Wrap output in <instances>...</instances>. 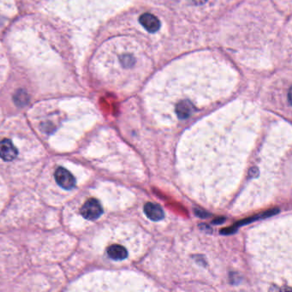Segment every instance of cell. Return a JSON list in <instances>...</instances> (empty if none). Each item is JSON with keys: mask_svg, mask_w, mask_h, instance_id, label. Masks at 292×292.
<instances>
[{"mask_svg": "<svg viewBox=\"0 0 292 292\" xmlns=\"http://www.w3.org/2000/svg\"><path fill=\"white\" fill-rule=\"evenodd\" d=\"M17 155V150L12 142L3 139L0 142V157L5 161H11Z\"/></svg>", "mask_w": 292, "mask_h": 292, "instance_id": "obj_4", "label": "cell"}, {"mask_svg": "<svg viewBox=\"0 0 292 292\" xmlns=\"http://www.w3.org/2000/svg\"><path fill=\"white\" fill-rule=\"evenodd\" d=\"M144 213L146 214L148 219L152 221H159L164 219V213L158 204L147 202L144 206Z\"/></svg>", "mask_w": 292, "mask_h": 292, "instance_id": "obj_5", "label": "cell"}, {"mask_svg": "<svg viewBox=\"0 0 292 292\" xmlns=\"http://www.w3.org/2000/svg\"><path fill=\"white\" fill-rule=\"evenodd\" d=\"M102 213H103L102 206L100 203V201L94 198L86 201L81 209V214L83 218L89 220L97 219L99 217H101Z\"/></svg>", "mask_w": 292, "mask_h": 292, "instance_id": "obj_1", "label": "cell"}, {"mask_svg": "<svg viewBox=\"0 0 292 292\" xmlns=\"http://www.w3.org/2000/svg\"><path fill=\"white\" fill-rule=\"evenodd\" d=\"M55 180L64 189H71L76 185V179L70 171L64 167H58L55 171Z\"/></svg>", "mask_w": 292, "mask_h": 292, "instance_id": "obj_2", "label": "cell"}, {"mask_svg": "<svg viewBox=\"0 0 292 292\" xmlns=\"http://www.w3.org/2000/svg\"><path fill=\"white\" fill-rule=\"evenodd\" d=\"M107 255L110 258L113 259L114 261H122L127 258L128 252L125 247L118 244H113L107 249Z\"/></svg>", "mask_w": 292, "mask_h": 292, "instance_id": "obj_6", "label": "cell"}, {"mask_svg": "<svg viewBox=\"0 0 292 292\" xmlns=\"http://www.w3.org/2000/svg\"><path fill=\"white\" fill-rule=\"evenodd\" d=\"M141 24L149 33H155L161 27L160 21L155 15L150 13H144L139 18Z\"/></svg>", "mask_w": 292, "mask_h": 292, "instance_id": "obj_3", "label": "cell"}, {"mask_svg": "<svg viewBox=\"0 0 292 292\" xmlns=\"http://www.w3.org/2000/svg\"><path fill=\"white\" fill-rule=\"evenodd\" d=\"M192 3H194V4H196V5H201V4H203V3H206L207 0H191Z\"/></svg>", "mask_w": 292, "mask_h": 292, "instance_id": "obj_9", "label": "cell"}, {"mask_svg": "<svg viewBox=\"0 0 292 292\" xmlns=\"http://www.w3.org/2000/svg\"><path fill=\"white\" fill-rule=\"evenodd\" d=\"M195 214H197L198 216L200 218H207V216H209L208 213L204 212V211L199 210V209H195Z\"/></svg>", "mask_w": 292, "mask_h": 292, "instance_id": "obj_8", "label": "cell"}, {"mask_svg": "<svg viewBox=\"0 0 292 292\" xmlns=\"http://www.w3.org/2000/svg\"><path fill=\"white\" fill-rule=\"evenodd\" d=\"M224 221H225V219H218V220H215V221H213V223L224 222Z\"/></svg>", "mask_w": 292, "mask_h": 292, "instance_id": "obj_10", "label": "cell"}, {"mask_svg": "<svg viewBox=\"0 0 292 292\" xmlns=\"http://www.w3.org/2000/svg\"><path fill=\"white\" fill-rule=\"evenodd\" d=\"M193 111L194 107L189 101H181L176 107V113L180 119H188Z\"/></svg>", "mask_w": 292, "mask_h": 292, "instance_id": "obj_7", "label": "cell"}]
</instances>
